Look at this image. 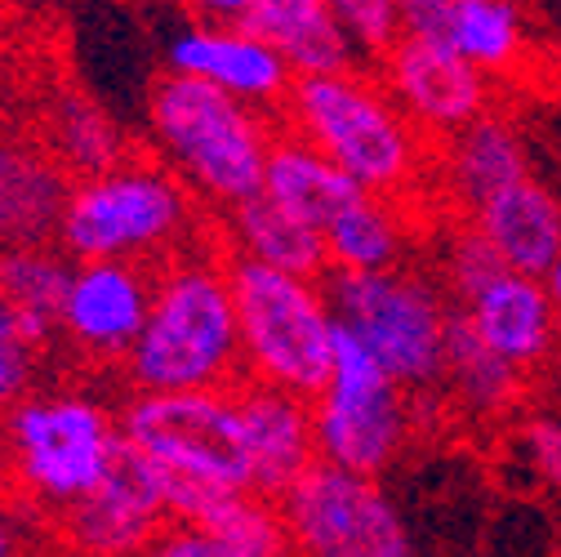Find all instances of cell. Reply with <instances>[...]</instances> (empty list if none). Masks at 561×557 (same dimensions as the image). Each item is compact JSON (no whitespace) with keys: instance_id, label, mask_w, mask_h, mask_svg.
Listing matches in <instances>:
<instances>
[{"instance_id":"603a6c76","label":"cell","mask_w":561,"mask_h":557,"mask_svg":"<svg viewBox=\"0 0 561 557\" xmlns=\"http://www.w3.org/2000/svg\"><path fill=\"white\" fill-rule=\"evenodd\" d=\"M263 192L276 196L280 205H290L295 215H304L308 224L325 228L347 201H357L366 187L339 170L321 148H312L308 138L280 129L276 144L267 152V170H263Z\"/></svg>"},{"instance_id":"ffe728a7","label":"cell","mask_w":561,"mask_h":557,"mask_svg":"<svg viewBox=\"0 0 561 557\" xmlns=\"http://www.w3.org/2000/svg\"><path fill=\"white\" fill-rule=\"evenodd\" d=\"M215 237L232 254L286 268V272H304V276L330 272L321 228L308 224L304 215H295L290 205H280L276 196H267L263 187L215 215Z\"/></svg>"},{"instance_id":"4dcf8cb0","label":"cell","mask_w":561,"mask_h":557,"mask_svg":"<svg viewBox=\"0 0 561 557\" xmlns=\"http://www.w3.org/2000/svg\"><path fill=\"white\" fill-rule=\"evenodd\" d=\"M530 473L561 491V414H535V420L522 424V437H517Z\"/></svg>"},{"instance_id":"7402d4cb","label":"cell","mask_w":561,"mask_h":557,"mask_svg":"<svg viewBox=\"0 0 561 557\" xmlns=\"http://www.w3.org/2000/svg\"><path fill=\"white\" fill-rule=\"evenodd\" d=\"M410 219L414 215L405 201H392L379 192H362L357 201H347L321 228L330 272H379V268L410 263V246H414Z\"/></svg>"},{"instance_id":"277c9868","label":"cell","mask_w":561,"mask_h":557,"mask_svg":"<svg viewBox=\"0 0 561 557\" xmlns=\"http://www.w3.org/2000/svg\"><path fill=\"white\" fill-rule=\"evenodd\" d=\"M205 237H215V215H205L196 192L157 157L129 152L72 179L54 241L72 259L161 263Z\"/></svg>"},{"instance_id":"2e32d148","label":"cell","mask_w":561,"mask_h":557,"mask_svg":"<svg viewBox=\"0 0 561 557\" xmlns=\"http://www.w3.org/2000/svg\"><path fill=\"white\" fill-rule=\"evenodd\" d=\"M237 401H241L245 442H250V481L259 496L276 500L308 464H317L312 397L241 379Z\"/></svg>"},{"instance_id":"8fae6325","label":"cell","mask_w":561,"mask_h":557,"mask_svg":"<svg viewBox=\"0 0 561 557\" xmlns=\"http://www.w3.org/2000/svg\"><path fill=\"white\" fill-rule=\"evenodd\" d=\"M157 263L138 259H72L67 295L58 312V339L94 366H116L129 357L152 308Z\"/></svg>"},{"instance_id":"f546056e","label":"cell","mask_w":561,"mask_h":557,"mask_svg":"<svg viewBox=\"0 0 561 557\" xmlns=\"http://www.w3.org/2000/svg\"><path fill=\"white\" fill-rule=\"evenodd\" d=\"M500 268H508V263L495 254V246H490L472 224L450 232L446 254H442V272H446V286H450L455 304H459L463 295H472V291L485 282V276L500 272Z\"/></svg>"},{"instance_id":"e575fe53","label":"cell","mask_w":561,"mask_h":557,"mask_svg":"<svg viewBox=\"0 0 561 557\" xmlns=\"http://www.w3.org/2000/svg\"><path fill=\"white\" fill-rule=\"evenodd\" d=\"M14 548H19V531H14V522L5 513H0V557H10Z\"/></svg>"},{"instance_id":"30bf717a","label":"cell","mask_w":561,"mask_h":557,"mask_svg":"<svg viewBox=\"0 0 561 557\" xmlns=\"http://www.w3.org/2000/svg\"><path fill=\"white\" fill-rule=\"evenodd\" d=\"M286 518L290 553L312 557H405L414 553L410 526L383 481L339 468L330 459L308 464L276 496Z\"/></svg>"},{"instance_id":"cb8c5ba5","label":"cell","mask_w":561,"mask_h":557,"mask_svg":"<svg viewBox=\"0 0 561 557\" xmlns=\"http://www.w3.org/2000/svg\"><path fill=\"white\" fill-rule=\"evenodd\" d=\"M442 388H450V397L477 414V420H495L504 414L517 393H522V371L513 362H504L495 348H490L472 321L455 308L450 326H446V362H442Z\"/></svg>"},{"instance_id":"9c48e42d","label":"cell","mask_w":561,"mask_h":557,"mask_svg":"<svg viewBox=\"0 0 561 557\" xmlns=\"http://www.w3.org/2000/svg\"><path fill=\"white\" fill-rule=\"evenodd\" d=\"M121 437L170 473L254 486L250 442L237 388H179V393H129L116 410Z\"/></svg>"},{"instance_id":"83f0119b","label":"cell","mask_w":561,"mask_h":557,"mask_svg":"<svg viewBox=\"0 0 561 557\" xmlns=\"http://www.w3.org/2000/svg\"><path fill=\"white\" fill-rule=\"evenodd\" d=\"M45 353H49V348L27 330L19 308L0 295V414L36 388Z\"/></svg>"},{"instance_id":"d6986e66","label":"cell","mask_w":561,"mask_h":557,"mask_svg":"<svg viewBox=\"0 0 561 557\" xmlns=\"http://www.w3.org/2000/svg\"><path fill=\"white\" fill-rule=\"evenodd\" d=\"M67 187L72 174L45 152V144L0 138V250L54 241Z\"/></svg>"},{"instance_id":"7a4b0ae2","label":"cell","mask_w":561,"mask_h":557,"mask_svg":"<svg viewBox=\"0 0 561 557\" xmlns=\"http://www.w3.org/2000/svg\"><path fill=\"white\" fill-rule=\"evenodd\" d=\"M276 121L280 129L321 148L366 192L410 205L433 179L428 134L397 107L379 72L366 62L339 67V72L295 77L276 107Z\"/></svg>"},{"instance_id":"ba28073f","label":"cell","mask_w":561,"mask_h":557,"mask_svg":"<svg viewBox=\"0 0 561 557\" xmlns=\"http://www.w3.org/2000/svg\"><path fill=\"white\" fill-rule=\"evenodd\" d=\"M312 433L317 459L370 477H383L414 437V393L343 326H334L325 388L312 397Z\"/></svg>"},{"instance_id":"5b68a950","label":"cell","mask_w":561,"mask_h":557,"mask_svg":"<svg viewBox=\"0 0 561 557\" xmlns=\"http://www.w3.org/2000/svg\"><path fill=\"white\" fill-rule=\"evenodd\" d=\"M245 379L317 397L334 357V304L325 276L286 272L228 250Z\"/></svg>"},{"instance_id":"5bb4252c","label":"cell","mask_w":561,"mask_h":557,"mask_svg":"<svg viewBox=\"0 0 561 557\" xmlns=\"http://www.w3.org/2000/svg\"><path fill=\"white\" fill-rule=\"evenodd\" d=\"M170 72L201 77L209 86H219L254 107L276 112L286 99L295 72L250 23H201L192 19L183 32L170 36L165 45Z\"/></svg>"},{"instance_id":"4316f807","label":"cell","mask_w":561,"mask_h":557,"mask_svg":"<svg viewBox=\"0 0 561 557\" xmlns=\"http://www.w3.org/2000/svg\"><path fill=\"white\" fill-rule=\"evenodd\" d=\"M446 41L485 77H504L526 54V19L517 0H455Z\"/></svg>"},{"instance_id":"1f68e13d","label":"cell","mask_w":561,"mask_h":557,"mask_svg":"<svg viewBox=\"0 0 561 557\" xmlns=\"http://www.w3.org/2000/svg\"><path fill=\"white\" fill-rule=\"evenodd\" d=\"M455 0H397L401 32H424V36H446V19Z\"/></svg>"},{"instance_id":"9a60e30c","label":"cell","mask_w":561,"mask_h":557,"mask_svg":"<svg viewBox=\"0 0 561 557\" xmlns=\"http://www.w3.org/2000/svg\"><path fill=\"white\" fill-rule=\"evenodd\" d=\"M455 308L522 375L543 366L561 339V317H557V304L543 286V276H530L517 268L490 272L485 282L472 295H463Z\"/></svg>"},{"instance_id":"7c38bea8","label":"cell","mask_w":561,"mask_h":557,"mask_svg":"<svg viewBox=\"0 0 561 557\" xmlns=\"http://www.w3.org/2000/svg\"><path fill=\"white\" fill-rule=\"evenodd\" d=\"M375 72L397 99V107L428 138H446L472 116L490 112V77L446 36L401 32L375 58Z\"/></svg>"},{"instance_id":"52a82bcc","label":"cell","mask_w":561,"mask_h":557,"mask_svg":"<svg viewBox=\"0 0 561 557\" xmlns=\"http://www.w3.org/2000/svg\"><path fill=\"white\" fill-rule=\"evenodd\" d=\"M334 321L353 330L410 393L442 388L450 299L424 268L397 263L379 272H325Z\"/></svg>"},{"instance_id":"6da1fadb","label":"cell","mask_w":561,"mask_h":557,"mask_svg":"<svg viewBox=\"0 0 561 557\" xmlns=\"http://www.w3.org/2000/svg\"><path fill=\"white\" fill-rule=\"evenodd\" d=\"M121 375L129 393L237 388L245 379L228 250L219 237H205L157 263L152 308L121 362Z\"/></svg>"},{"instance_id":"f1b7e54d","label":"cell","mask_w":561,"mask_h":557,"mask_svg":"<svg viewBox=\"0 0 561 557\" xmlns=\"http://www.w3.org/2000/svg\"><path fill=\"white\" fill-rule=\"evenodd\" d=\"M334 19L343 23L347 41L357 45L362 62H375L397 36H401V14L397 0H330Z\"/></svg>"},{"instance_id":"44dd1931","label":"cell","mask_w":561,"mask_h":557,"mask_svg":"<svg viewBox=\"0 0 561 557\" xmlns=\"http://www.w3.org/2000/svg\"><path fill=\"white\" fill-rule=\"evenodd\" d=\"M295 77H317V72H339V67L362 62L357 45L347 41L343 23L334 19L330 0H254L245 19Z\"/></svg>"},{"instance_id":"d6a6232c","label":"cell","mask_w":561,"mask_h":557,"mask_svg":"<svg viewBox=\"0 0 561 557\" xmlns=\"http://www.w3.org/2000/svg\"><path fill=\"white\" fill-rule=\"evenodd\" d=\"M174 5H183L201 23H245L254 0H174Z\"/></svg>"},{"instance_id":"e0dca14e","label":"cell","mask_w":561,"mask_h":557,"mask_svg":"<svg viewBox=\"0 0 561 557\" xmlns=\"http://www.w3.org/2000/svg\"><path fill=\"white\" fill-rule=\"evenodd\" d=\"M468 219L517 272L543 276L561 254V196L535 174L490 192Z\"/></svg>"},{"instance_id":"836d02e7","label":"cell","mask_w":561,"mask_h":557,"mask_svg":"<svg viewBox=\"0 0 561 557\" xmlns=\"http://www.w3.org/2000/svg\"><path fill=\"white\" fill-rule=\"evenodd\" d=\"M543 286H548V295H552V304H557V317H561V254H557V263L543 272Z\"/></svg>"},{"instance_id":"484cf974","label":"cell","mask_w":561,"mask_h":557,"mask_svg":"<svg viewBox=\"0 0 561 557\" xmlns=\"http://www.w3.org/2000/svg\"><path fill=\"white\" fill-rule=\"evenodd\" d=\"M45 152L72 179L107 170L121 157H129L121 125L81 90H62L45 107Z\"/></svg>"},{"instance_id":"ac0fdd59","label":"cell","mask_w":561,"mask_h":557,"mask_svg":"<svg viewBox=\"0 0 561 557\" xmlns=\"http://www.w3.org/2000/svg\"><path fill=\"white\" fill-rule=\"evenodd\" d=\"M442 192L450 196V205H459L463 215H472L477 205L500 192L504 183L530 174V157H526V138L508 116L481 112L468 125H459L455 134L442 138V152L433 166Z\"/></svg>"},{"instance_id":"3957f363","label":"cell","mask_w":561,"mask_h":557,"mask_svg":"<svg viewBox=\"0 0 561 557\" xmlns=\"http://www.w3.org/2000/svg\"><path fill=\"white\" fill-rule=\"evenodd\" d=\"M276 134V112L201 77L165 72L148 90V138L157 161L170 166L215 215L263 187Z\"/></svg>"},{"instance_id":"d4e9b609","label":"cell","mask_w":561,"mask_h":557,"mask_svg":"<svg viewBox=\"0 0 561 557\" xmlns=\"http://www.w3.org/2000/svg\"><path fill=\"white\" fill-rule=\"evenodd\" d=\"M67 276H72V254L58 241L0 250V295L19 308V317L45 348H54V339H58Z\"/></svg>"},{"instance_id":"8992f818","label":"cell","mask_w":561,"mask_h":557,"mask_svg":"<svg viewBox=\"0 0 561 557\" xmlns=\"http://www.w3.org/2000/svg\"><path fill=\"white\" fill-rule=\"evenodd\" d=\"M0 442L19 496L49 522L90 496L121 451L116 410L77 388H32L0 414Z\"/></svg>"},{"instance_id":"4fadbf2b","label":"cell","mask_w":561,"mask_h":557,"mask_svg":"<svg viewBox=\"0 0 561 557\" xmlns=\"http://www.w3.org/2000/svg\"><path fill=\"white\" fill-rule=\"evenodd\" d=\"M170 522L157 459L121 437L103 481L54 518V531L77 553H152L157 531Z\"/></svg>"}]
</instances>
